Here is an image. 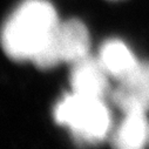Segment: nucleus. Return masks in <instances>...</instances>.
<instances>
[{
    "label": "nucleus",
    "instance_id": "f257e3e1",
    "mask_svg": "<svg viewBox=\"0 0 149 149\" xmlns=\"http://www.w3.org/2000/svg\"><path fill=\"white\" fill-rule=\"evenodd\" d=\"M58 14L47 0H25L5 21L0 42L14 61H33L59 24Z\"/></svg>",
    "mask_w": 149,
    "mask_h": 149
},
{
    "label": "nucleus",
    "instance_id": "f03ea898",
    "mask_svg": "<svg viewBox=\"0 0 149 149\" xmlns=\"http://www.w3.org/2000/svg\"><path fill=\"white\" fill-rule=\"evenodd\" d=\"M53 116L58 125L69 129L82 144H97L107 139L111 128L110 111L104 100L69 93L55 104Z\"/></svg>",
    "mask_w": 149,
    "mask_h": 149
},
{
    "label": "nucleus",
    "instance_id": "7ed1b4c3",
    "mask_svg": "<svg viewBox=\"0 0 149 149\" xmlns=\"http://www.w3.org/2000/svg\"><path fill=\"white\" fill-rule=\"evenodd\" d=\"M91 38L84 22L78 19L59 21L44 49L33 60L40 69H51L61 63H74L89 54Z\"/></svg>",
    "mask_w": 149,
    "mask_h": 149
},
{
    "label": "nucleus",
    "instance_id": "20e7f679",
    "mask_svg": "<svg viewBox=\"0 0 149 149\" xmlns=\"http://www.w3.org/2000/svg\"><path fill=\"white\" fill-rule=\"evenodd\" d=\"M110 97L122 113L149 110V62L140 61L133 72L119 80Z\"/></svg>",
    "mask_w": 149,
    "mask_h": 149
},
{
    "label": "nucleus",
    "instance_id": "39448f33",
    "mask_svg": "<svg viewBox=\"0 0 149 149\" xmlns=\"http://www.w3.org/2000/svg\"><path fill=\"white\" fill-rule=\"evenodd\" d=\"M108 78L109 74L99 58L88 54L72 63L69 81L73 93L104 100L109 94Z\"/></svg>",
    "mask_w": 149,
    "mask_h": 149
},
{
    "label": "nucleus",
    "instance_id": "423d86ee",
    "mask_svg": "<svg viewBox=\"0 0 149 149\" xmlns=\"http://www.w3.org/2000/svg\"><path fill=\"white\" fill-rule=\"evenodd\" d=\"M111 136V144L120 149H139L149 140V125L144 111H126Z\"/></svg>",
    "mask_w": 149,
    "mask_h": 149
},
{
    "label": "nucleus",
    "instance_id": "0eeeda50",
    "mask_svg": "<svg viewBox=\"0 0 149 149\" xmlns=\"http://www.w3.org/2000/svg\"><path fill=\"white\" fill-rule=\"evenodd\" d=\"M99 59L109 77L118 81L133 72L140 62L129 47L119 39L107 40L100 48Z\"/></svg>",
    "mask_w": 149,
    "mask_h": 149
}]
</instances>
